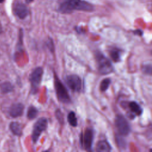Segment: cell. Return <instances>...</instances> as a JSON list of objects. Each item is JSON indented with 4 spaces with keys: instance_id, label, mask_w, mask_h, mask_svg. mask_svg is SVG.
Masks as SVG:
<instances>
[{
    "instance_id": "cell-1",
    "label": "cell",
    "mask_w": 152,
    "mask_h": 152,
    "mask_svg": "<svg viewBox=\"0 0 152 152\" xmlns=\"http://www.w3.org/2000/svg\"><path fill=\"white\" fill-rule=\"evenodd\" d=\"M93 10V5L84 0H65L59 7V11L64 14L70 13L74 10L92 11Z\"/></svg>"
},
{
    "instance_id": "cell-2",
    "label": "cell",
    "mask_w": 152,
    "mask_h": 152,
    "mask_svg": "<svg viewBox=\"0 0 152 152\" xmlns=\"http://www.w3.org/2000/svg\"><path fill=\"white\" fill-rule=\"evenodd\" d=\"M95 57L99 72L101 74H108L113 71V67L110 61L101 52H96Z\"/></svg>"
},
{
    "instance_id": "cell-3",
    "label": "cell",
    "mask_w": 152,
    "mask_h": 152,
    "mask_svg": "<svg viewBox=\"0 0 152 152\" xmlns=\"http://www.w3.org/2000/svg\"><path fill=\"white\" fill-rule=\"evenodd\" d=\"M94 139V131L91 128H87L80 134V143L81 148L87 152H92Z\"/></svg>"
},
{
    "instance_id": "cell-4",
    "label": "cell",
    "mask_w": 152,
    "mask_h": 152,
    "mask_svg": "<svg viewBox=\"0 0 152 152\" xmlns=\"http://www.w3.org/2000/svg\"><path fill=\"white\" fill-rule=\"evenodd\" d=\"M54 87L58 100L64 103H69L71 99L66 87L56 75H55L54 79Z\"/></svg>"
},
{
    "instance_id": "cell-5",
    "label": "cell",
    "mask_w": 152,
    "mask_h": 152,
    "mask_svg": "<svg viewBox=\"0 0 152 152\" xmlns=\"http://www.w3.org/2000/svg\"><path fill=\"white\" fill-rule=\"evenodd\" d=\"M48 126V119L46 118H39L34 124L31 134V139L34 143H36L42 132L46 130Z\"/></svg>"
},
{
    "instance_id": "cell-6",
    "label": "cell",
    "mask_w": 152,
    "mask_h": 152,
    "mask_svg": "<svg viewBox=\"0 0 152 152\" xmlns=\"http://www.w3.org/2000/svg\"><path fill=\"white\" fill-rule=\"evenodd\" d=\"M43 75V69L42 67L36 68L30 75V81L31 83V92L34 94L39 89Z\"/></svg>"
},
{
    "instance_id": "cell-7",
    "label": "cell",
    "mask_w": 152,
    "mask_h": 152,
    "mask_svg": "<svg viewBox=\"0 0 152 152\" xmlns=\"http://www.w3.org/2000/svg\"><path fill=\"white\" fill-rule=\"evenodd\" d=\"M115 125L119 133L122 136H126L131 131L130 125L125 118L121 115H118L115 120Z\"/></svg>"
},
{
    "instance_id": "cell-8",
    "label": "cell",
    "mask_w": 152,
    "mask_h": 152,
    "mask_svg": "<svg viewBox=\"0 0 152 152\" xmlns=\"http://www.w3.org/2000/svg\"><path fill=\"white\" fill-rule=\"evenodd\" d=\"M65 83L68 87L74 91L79 92L81 90L82 83L79 76L75 74H71L65 77Z\"/></svg>"
},
{
    "instance_id": "cell-9",
    "label": "cell",
    "mask_w": 152,
    "mask_h": 152,
    "mask_svg": "<svg viewBox=\"0 0 152 152\" xmlns=\"http://www.w3.org/2000/svg\"><path fill=\"white\" fill-rule=\"evenodd\" d=\"M14 11L15 14L20 19L25 18L28 14V8L24 4L22 3H18L15 5Z\"/></svg>"
},
{
    "instance_id": "cell-10",
    "label": "cell",
    "mask_w": 152,
    "mask_h": 152,
    "mask_svg": "<svg viewBox=\"0 0 152 152\" xmlns=\"http://www.w3.org/2000/svg\"><path fill=\"white\" fill-rule=\"evenodd\" d=\"M24 110V106L21 103L12 104L9 110L10 115L13 118H17L22 115Z\"/></svg>"
},
{
    "instance_id": "cell-11",
    "label": "cell",
    "mask_w": 152,
    "mask_h": 152,
    "mask_svg": "<svg viewBox=\"0 0 152 152\" xmlns=\"http://www.w3.org/2000/svg\"><path fill=\"white\" fill-rule=\"evenodd\" d=\"M96 150L97 152H110L111 146L106 140H102L97 143Z\"/></svg>"
},
{
    "instance_id": "cell-12",
    "label": "cell",
    "mask_w": 152,
    "mask_h": 152,
    "mask_svg": "<svg viewBox=\"0 0 152 152\" xmlns=\"http://www.w3.org/2000/svg\"><path fill=\"white\" fill-rule=\"evenodd\" d=\"M129 107L131 112L136 115L140 116L142 113V109L138 103L135 102H131L129 103Z\"/></svg>"
},
{
    "instance_id": "cell-13",
    "label": "cell",
    "mask_w": 152,
    "mask_h": 152,
    "mask_svg": "<svg viewBox=\"0 0 152 152\" xmlns=\"http://www.w3.org/2000/svg\"><path fill=\"white\" fill-rule=\"evenodd\" d=\"M10 128L11 132L15 135L20 136L22 134V128L20 124L17 122H12L10 124Z\"/></svg>"
},
{
    "instance_id": "cell-14",
    "label": "cell",
    "mask_w": 152,
    "mask_h": 152,
    "mask_svg": "<svg viewBox=\"0 0 152 152\" xmlns=\"http://www.w3.org/2000/svg\"><path fill=\"white\" fill-rule=\"evenodd\" d=\"M110 55L114 62H119L121 60V52L118 49L113 48L110 51Z\"/></svg>"
},
{
    "instance_id": "cell-15",
    "label": "cell",
    "mask_w": 152,
    "mask_h": 152,
    "mask_svg": "<svg viewBox=\"0 0 152 152\" xmlns=\"http://www.w3.org/2000/svg\"><path fill=\"white\" fill-rule=\"evenodd\" d=\"M68 122L69 124V125L73 127H75L77 126V119L75 116V114L74 112L71 111L70 112L67 117Z\"/></svg>"
},
{
    "instance_id": "cell-16",
    "label": "cell",
    "mask_w": 152,
    "mask_h": 152,
    "mask_svg": "<svg viewBox=\"0 0 152 152\" xmlns=\"http://www.w3.org/2000/svg\"><path fill=\"white\" fill-rule=\"evenodd\" d=\"M38 113L37 109L33 106H30L27 110V116L29 119H33L35 118Z\"/></svg>"
},
{
    "instance_id": "cell-17",
    "label": "cell",
    "mask_w": 152,
    "mask_h": 152,
    "mask_svg": "<svg viewBox=\"0 0 152 152\" xmlns=\"http://www.w3.org/2000/svg\"><path fill=\"white\" fill-rule=\"evenodd\" d=\"M0 89L2 93H7L12 90L13 86L10 82H5L0 84Z\"/></svg>"
},
{
    "instance_id": "cell-18",
    "label": "cell",
    "mask_w": 152,
    "mask_h": 152,
    "mask_svg": "<svg viewBox=\"0 0 152 152\" xmlns=\"http://www.w3.org/2000/svg\"><path fill=\"white\" fill-rule=\"evenodd\" d=\"M111 80L110 78H104L103 79L102 82L100 83V89L102 91H105L109 87L110 84Z\"/></svg>"
},
{
    "instance_id": "cell-19",
    "label": "cell",
    "mask_w": 152,
    "mask_h": 152,
    "mask_svg": "<svg viewBox=\"0 0 152 152\" xmlns=\"http://www.w3.org/2000/svg\"><path fill=\"white\" fill-rule=\"evenodd\" d=\"M55 116H56L57 119L58 120V121H59L60 123H63V122H64L63 115H62V112H61L60 110L57 109V110H56Z\"/></svg>"
},
{
    "instance_id": "cell-20",
    "label": "cell",
    "mask_w": 152,
    "mask_h": 152,
    "mask_svg": "<svg viewBox=\"0 0 152 152\" xmlns=\"http://www.w3.org/2000/svg\"><path fill=\"white\" fill-rule=\"evenodd\" d=\"M142 70L144 73L147 74H151V65L150 64L149 65H145V66H143Z\"/></svg>"
},
{
    "instance_id": "cell-21",
    "label": "cell",
    "mask_w": 152,
    "mask_h": 152,
    "mask_svg": "<svg viewBox=\"0 0 152 152\" xmlns=\"http://www.w3.org/2000/svg\"><path fill=\"white\" fill-rule=\"evenodd\" d=\"M47 46H48L49 49L51 50V52H52L54 50V46L53 44V41L52 40H50L49 42H47Z\"/></svg>"
},
{
    "instance_id": "cell-22",
    "label": "cell",
    "mask_w": 152,
    "mask_h": 152,
    "mask_svg": "<svg viewBox=\"0 0 152 152\" xmlns=\"http://www.w3.org/2000/svg\"><path fill=\"white\" fill-rule=\"evenodd\" d=\"M134 33L135 34H138V35H140V36H141L142 34V33H143L142 30H136L134 31Z\"/></svg>"
},
{
    "instance_id": "cell-23",
    "label": "cell",
    "mask_w": 152,
    "mask_h": 152,
    "mask_svg": "<svg viewBox=\"0 0 152 152\" xmlns=\"http://www.w3.org/2000/svg\"><path fill=\"white\" fill-rule=\"evenodd\" d=\"M25 1H26V2L27 4H28V3L31 2L33 0H25Z\"/></svg>"
},
{
    "instance_id": "cell-24",
    "label": "cell",
    "mask_w": 152,
    "mask_h": 152,
    "mask_svg": "<svg viewBox=\"0 0 152 152\" xmlns=\"http://www.w3.org/2000/svg\"><path fill=\"white\" fill-rule=\"evenodd\" d=\"M2 32V27H1V24L0 23V33Z\"/></svg>"
},
{
    "instance_id": "cell-25",
    "label": "cell",
    "mask_w": 152,
    "mask_h": 152,
    "mask_svg": "<svg viewBox=\"0 0 152 152\" xmlns=\"http://www.w3.org/2000/svg\"><path fill=\"white\" fill-rule=\"evenodd\" d=\"M4 0H0V2H2Z\"/></svg>"
},
{
    "instance_id": "cell-26",
    "label": "cell",
    "mask_w": 152,
    "mask_h": 152,
    "mask_svg": "<svg viewBox=\"0 0 152 152\" xmlns=\"http://www.w3.org/2000/svg\"><path fill=\"white\" fill-rule=\"evenodd\" d=\"M43 152H49L48 151H43Z\"/></svg>"
}]
</instances>
